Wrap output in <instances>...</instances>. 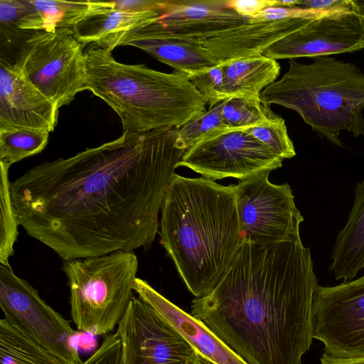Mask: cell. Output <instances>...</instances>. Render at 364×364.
<instances>
[{
    "instance_id": "8d00e7d4",
    "label": "cell",
    "mask_w": 364,
    "mask_h": 364,
    "mask_svg": "<svg viewBox=\"0 0 364 364\" xmlns=\"http://www.w3.org/2000/svg\"><path fill=\"white\" fill-rule=\"evenodd\" d=\"M193 364H217L197 352Z\"/></svg>"
},
{
    "instance_id": "5bb4252c",
    "label": "cell",
    "mask_w": 364,
    "mask_h": 364,
    "mask_svg": "<svg viewBox=\"0 0 364 364\" xmlns=\"http://www.w3.org/2000/svg\"><path fill=\"white\" fill-rule=\"evenodd\" d=\"M58 109L15 63L1 58L0 130L26 128L50 133L58 123Z\"/></svg>"
},
{
    "instance_id": "9c48e42d",
    "label": "cell",
    "mask_w": 364,
    "mask_h": 364,
    "mask_svg": "<svg viewBox=\"0 0 364 364\" xmlns=\"http://www.w3.org/2000/svg\"><path fill=\"white\" fill-rule=\"evenodd\" d=\"M264 173L233 186L244 241L269 245L300 237L304 217L287 183L277 185Z\"/></svg>"
},
{
    "instance_id": "603a6c76",
    "label": "cell",
    "mask_w": 364,
    "mask_h": 364,
    "mask_svg": "<svg viewBox=\"0 0 364 364\" xmlns=\"http://www.w3.org/2000/svg\"><path fill=\"white\" fill-rule=\"evenodd\" d=\"M0 364H68L15 325L0 320Z\"/></svg>"
},
{
    "instance_id": "3957f363",
    "label": "cell",
    "mask_w": 364,
    "mask_h": 364,
    "mask_svg": "<svg viewBox=\"0 0 364 364\" xmlns=\"http://www.w3.org/2000/svg\"><path fill=\"white\" fill-rule=\"evenodd\" d=\"M159 234L188 289L195 297L206 294L244 242L233 186L175 173L164 198Z\"/></svg>"
},
{
    "instance_id": "cb8c5ba5",
    "label": "cell",
    "mask_w": 364,
    "mask_h": 364,
    "mask_svg": "<svg viewBox=\"0 0 364 364\" xmlns=\"http://www.w3.org/2000/svg\"><path fill=\"white\" fill-rule=\"evenodd\" d=\"M48 132L26 128L0 130V163L8 166L41 152Z\"/></svg>"
},
{
    "instance_id": "2e32d148",
    "label": "cell",
    "mask_w": 364,
    "mask_h": 364,
    "mask_svg": "<svg viewBox=\"0 0 364 364\" xmlns=\"http://www.w3.org/2000/svg\"><path fill=\"white\" fill-rule=\"evenodd\" d=\"M157 21L128 32L115 46L138 48L185 75L218 63L198 40L171 35Z\"/></svg>"
},
{
    "instance_id": "9a60e30c",
    "label": "cell",
    "mask_w": 364,
    "mask_h": 364,
    "mask_svg": "<svg viewBox=\"0 0 364 364\" xmlns=\"http://www.w3.org/2000/svg\"><path fill=\"white\" fill-rule=\"evenodd\" d=\"M157 21L168 33L201 41L251 21L228 6V0H164Z\"/></svg>"
},
{
    "instance_id": "e575fe53",
    "label": "cell",
    "mask_w": 364,
    "mask_h": 364,
    "mask_svg": "<svg viewBox=\"0 0 364 364\" xmlns=\"http://www.w3.org/2000/svg\"><path fill=\"white\" fill-rule=\"evenodd\" d=\"M164 0H118L112 1L114 8L127 11L161 10Z\"/></svg>"
},
{
    "instance_id": "8992f818",
    "label": "cell",
    "mask_w": 364,
    "mask_h": 364,
    "mask_svg": "<svg viewBox=\"0 0 364 364\" xmlns=\"http://www.w3.org/2000/svg\"><path fill=\"white\" fill-rule=\"evenodd\" d=\"M62 269L68 279L71 316L77 329L93 336L110 333L134 297L136 255L118 251L67 260Z\"/></svg>"
},
{
    "instance_id": "d6986e66",
    "label": "cell",
    "mask_w": 364,
    "mask_h": 364,
    "mask_svg": "<svg viewBox=\"0 0 364 364\" xmlns=\"http://www.w3.org/2000/svg\"><path fill=\"white\" fill-rule=\"evenodd\" d=\"M161 15V10L121 11L114 8L112 1H97L73 31L83 46L91 43L111 52L126 33L159 20Z\"/></svg>"
},
{
    "instance_id": "484cf974",
    "label": "cell",
    "mask_w": 364,
    "mask_h": 364,
    "mask_svg": "<svg viewBox=\"0 0 364 364\" xmlns=\"http://www.w3.org/2000/svg\"><path fill=\"white\" fill-rule=\"evenodd\" d=\"M270 110L260 100L232 97L223 101L222 113L228 127L246 129L263 122Z\"/></svg>"
},
{
    "instance_id": "ffe728a7",
    "label": "cell",
    "mask_w": 364,
    "mask_h": 364,
    "mask_svg": "<svg viewBox=\"0 0 364 364\" xmlns=\"http://www.w3.org/2000/svg\"><path fill=\"white\" fill-rule=\"evenodd\" d=\"M347 223L336 238L330 272L336 279L352 280L364 269V180L356 184Z\"/></svg>"
},
{
    "instance_id": "4dcf8cb0",
    "label": "cell",
    "mask_w": 364,
    "mask_h": 364,
    "mask_svg": "<svg viewBox=\"0 0 364 364\" xmlns=\"http://www.w3.org/2000/svg\"><path fill=\"white\" fill-rule=\"evenodd\" d=\"M82 364H123L122 344L115 333L107 336L100 348Z\"/></svg>"
},
{
    "instance_id": "e0dca14e",
    "label": "cell",
    "mask_w": 364,
    "mask_h": 364,
    "mask_svg": "<svg viewBox=\"0 0 364 364\" xmlns=\"http://www.w3.org/2000/svg\"><path fill=\"white\" fill-rule=\"evenodd\" d=\"M134 290L200 355L217 364H247L203 323L171 302L147 282L136 278Z\"/></svg>"
},
{
    "instance_id": "83f0119b",
    "label": "cell",
    "mask_w": 364,
    "mask_h": 364,
    "mask_svg": "<svg viewBox=\"0 0 364 364\" xmlns=\"http://www.w3.org/2000/svg\"><path fill=\"white\" fill-rule=\"evenodd\" d=\"M223 101L190 119L177 131L176 146L188 150L211 131L228 127L223 117Z\"/></svg>"
},
{
    "instance_id": "d590c367",
    "label": "cell",
    "mask_w": 364,
    "mask_h": 364,
    "mask_svg": "<svg viewBox=\"0 0 364 364\" xmlns=\"http://www.w3.org/2000/svg\"><path fill=\"white\" fill-rule=\"evenodd\" d=\"M321 364H364V356L356 358H336L323 353L321 358Z\"/></svg>"
},
{
    "instance_id": "44dd1931",
    "label": "cell",
    "mask_w": 364,
    "mask_h": 364,
    "mask_svg": "<svg viewBox=\"0 0 364 364\" xmlns=\"http://www.w3.org/2000/svg\"><path fill=\"white\" fill-rule=\"evenodd\" d=\"M223 65L224 100L232 97L259 100L261 92L276 81L280 65L263 55L243 57L220 63Z\"/></svg>"
},
{
    "instance_id": "f1b7e54d",
    "label": "cell",
    "mask_w": 364,
    "mask_h": 364,
    "mask_svg": "<svg viewBox=\"0 0 364 364\" xmlns=\"http://www.w3.org/2000/svg\"><path fill=\"white\" fill-rule=\"evenodd\" d=\"M200 94L205 99L209 108L223 101V65H217L186 75Z\"/></svg>"
},
{
    "instance_id": "d4e9b609",
    "label": "cell",
    "mask_w": 364,
    "mask_h": 364,
    "mask_svg": "<svg viewBox=\"0 0 364 364\" xmlns=\"http://www.w3.org/2000/svg\"><path fill=\"white\" fill-rule=\"evenodd\" d=\"M9 166L0 163V264H9L20 225L11 196Z\"/></svg>"
},
{
    "instance_id": "4fadbf2b",
    "label": "cell",
    "mask_w": 364,
    "mask_h": 364,
    "mask_svg": "<svg viewBox=\"0 0 364 364\" xmlns=\"http://www.w3.org/2000/svg\"><path fill=\"white\" fill-rule=\"evenodd\" d=\"M364 48V9L319 13L304 19L294 31L269 48L263 55L278 59L316 58Z\"/></svg>"
},
{
    "instance_id": "6da1fadb",
    "label": "cell",
    "mask_w": 364,
    "mask_h": 364,
    "mask_svg": "<svg viewBox=\"0 0 364 364\" xmlns=\"http://www.w3.org/2000/svg\"><path fill=\"white\" fill-rule=\"evenodd\" d=\"M177 131L123 133L28 170L10 183L20 225L63 261L149 250L186 151L176 146Z\"/></svg>"
},
{
    "instance_id": "d6a6232c",
    "label": "cell",
    "mask_w": 364,
    "mask_h": 364,
    "mask_svg": "<svg viewBox=\"0 0 364 364\" xmlns=\"http://www.w3.org/2000/svg\"><path fill=\"white\" fill-rule=\"evenodd\" d=\"M360 3L351 0H301L297 7L319 11L363 9Z\"/></svg>"
},
{
    "instance_id": "7a4b0ae2",
    "label": "cell",
    "mask_w": 364,
    "mask_h": 364,
    "mask_svg": "<svg viewBox=\"0 0 364 364\" xmlns=\"http://www.w3.org/2000/svg\"><path fill=\"white\" fill-rule=\"evenodd\" d=\"M318 286L301 237L244 241L216 284L192 301L191 314L247 364H302Z\"/></svg>"
},
{
    "instance_id": "52a82bcc",
    "label": "cell",
    "mask_w": 364,
    "mask_h": 364,
    "mask_svg": "<svg viewBox=\"0 0 364 364\" xmlns=\"http://www.w3.org/2000/svg\"><path fill=\"white\" fill-rule=\"evenodd\" d=\"M72 28L33 31L15 63L26 79L60 108L87 90L85 53Z\"/></svg>"
},
{
    "instance_id": "4316f807",
    "label": "cell",
    "mask_w": 364,
    "mask_h": 364,
    "mask_svg": "<svg viewBox=\"0 0 364 364\" xmlns=\"http://www.w3.org/2000/svg\"><path fill=\"white\" fill-rule=\"evenodd\" d=\"M245 130L282 159H291L296 156L294 146L288 134L284 119L272 109L263 122Z\"/></svg>"
},
{
    "instance_id": "277c9868",
    "label": "cell",
    "mask_w": 364,
    "mask_h": 364,
    "mask_svg": "<svg viewBox=\"0 0 364 364\" xmlns=\"http://www.w3.org/2000/svg\"><path fill=\"white\" fill-rule=\"evenodd\" d=\"M87 90L119 117L123 133L179 128L206 112L207 102L185 75L117 61L96 46L85 52Z\"/></svg>"
},
{
    "instance_id": "ba28073f",
    "label": "cell",
    "mask_w": 364,
    "mask_h": 364,
    "mask_svg": "<svg viewBox=\"0 0 364 364\" xmlns=\"http://www.w3.org/2000/svg\"><path fill=\"white\" fill-rule=\"evenodd\" d=\"M283 160L247 130L215 129L186 150L177 165L213 181H244L281 168Z\"/></svg>"
},
{
    "instance_id": "8fae6325",
    "label": "cell",
    "mask_w": 364,
    "mask_h": 364,
    "mask_svg": "<svg viewBox=\"0 0 364 364\" xmlns=\"http://www.w3.org/2000/svg\"><path fill=\"white\" fill-rule=\"evenodd\" d=\"M313 331L324 353L343 358L364 356V274L336 286H318Z\"/></svg>"
},
{
    "instance_id": "5b68a950",
    "label": "cell",
    "mask_w": 364,
    "mask_h": 364,
    "mask_svg": "<svg viewBox=\"0 0 364 364\" xmlns=\"http://www.w3.org/2000/svg\"><path fill=\"white\" fill-rule=\"evenodd\" d=\"M282 77L260 94L263 104L296 112L321 137L343 147L342 131L364 136V73L355 65L329 56L309 64L292 59Z\"/></svg>"
},
{
    "instance_id": "836d02e7",
    "label": "cell",
    "mask_w": 364,
    "mask_h": 364,
    "mask_svg": "<svg viewBox=\"0 0 364 364\" xmlns=\"http://www.w3.org/2000/svg\"><path fill=\"white\" fill-rule=\"evenodd\" d=\"M279 0H228V6L239 15L252 18L264 9L278 6Z\"/></svg>"
},
{
    "instance_id": "30bf717a",
    "label": "cell",
    "mask_w": 364,
    "mask_h": 364,
    "mask_svg": "<svg viewBox=\"0 0 364 364\" xmlns=\"http://www.w3.org/2000/svg\"><path fill=\"white\" fill-rule=\"evenodd\" d=\"M0 306L4 318L38 345L68 364H82L69 322L16 275L9 264H0Z\"/></svg>"
},
{
    "instance_id": "1f68e13d",
    "label": "cell",
    "mask_w": 364,
    "mask_h": 364,
    "mask_svg": "<svg viewBox=\"0 0 364 364\" xmlns=\"http://www.w3.org/2000/svg\"><path fill=\"white\" fill-rule=\"evenodd\" d=\"M326 11L304 9L299 7L272 6L267 8L252 18L253 21H278L287 18H303Z\"/></svg>"
},
{
    "instance_id": "7402d4cb",
    "label": "cell",
    "mask_w": 364,
    "mask_h": 364,
    "mask_svg": "<svg viewBox=\"0 0 364 364\" xmlns=\"http://www.w3.org/2000/svg\"><path fill=\"white\" fill-rule=\"evenodd\" d=\"M31 9L18 23L23 31L52 32L73 28L95 6L97 1H29Z\"/></svg>"
},
{
    "instance_id": "ac0fdd59",
    "label": "cell",
    "mask_w": 364,
    "mask_h": 364,
    "mask_svg": "<svg viewBox=\"0 0 364 364\" xmlns=\"http://www.w3.org/2000/svg\"><path fill=\"white\" fill-rule=\"evenodd\" d=\"M307 17L264 21L251 19L198 41L218 63L263 55L267 48L296 29Z\"/></svg>"
},
{
    "instance_id": "f546056e",
    "label": "cell",
    "mask_w": 364,
    "mask_h": 364,
    "mask_svg": "<svg viewBox=\"0 0 364 364\" xmlns=\"http://www.w3.org/2000/svg\"><path fill=\"white\" fill-rule=\"evenodd\" d=\"M28 0H0L1 33L21 31L18 27L20 20L31 11Z\"/></svg>"
},
{
    "instance_id": "7c38bea8",
    "label": "cell",
    "mask_w": 364,
    "mask_h": 364,
    "mask_svg": "<svg viewBox=\"0 0 364 364\" xmlns=\"http://www.w3.org/2000/svg\"><path fill=\"white\" fill-rule=\"evenodd\" d=\"M123 364H193L196 350L156 310L133 297L117 325Z\"/></svg>"
}]
</instances>
